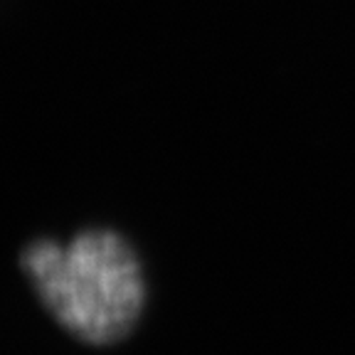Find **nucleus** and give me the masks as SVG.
<instances>
[{
    "mask_svg": "<svg viewBox=\"0 0 355 355\" xmlns=\"http://www.w3.org/2000/svg\"><path fill=\"white\" fill-rule=\"evenodd\" d=\"M20 266L55 321L87 343L126 338L144 311L141 261L111 230H84L67 244L35 239L20 252Z\"/></svg>",
    "mask_w": 355,
    "mask_h": 355,
    "instance_id": "1",
    "label": "nucleus"
}]
</instances>
